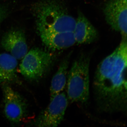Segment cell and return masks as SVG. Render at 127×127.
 I'll return each mask as SVG.
<instances>
[{"label":"cell","mask_w":127,"mask_h":127,"mask_svg":"<svg viewBox=\"0 0 127 127\" xmlns=\"http://www.w3.org/2000/svg\"><path fill=\"white\" fill-rule=\"evenodd\" d=\"M1 44L4 50L17 59H22L28 51L25 33L22 30H11L2 36Z\"/></svg>","instance_id":"ba28073f"},{"label":"cell","mask_w":127,"mask_h":127,"mask_svg":"<svg viewBox=\"0 0 127 127\" xmlns=\"http://www.w3.org/2000/svg\"><path fill=\"white\" fill-rule=\"evenodd\" d=\"M37 27L39 32L58 34L73 33L76 20L68 13L61 3L47 0L37 3L35 8Z\"/></svg>","instance_id":"7a4b0ae2"},{"label":"cell","mask_w":127,"mask_h":127,"mask_svg":"<svg viewBox=\"0 0 127 127\" xmlns=\"http://www.w3.org/2000/svg\"><path fill=\"white\" fill-rule=\"evenodd\" d=\"M69 59H64L58 70L52 78L50 87V99L62 92L66 85L68 76Z\"/></svg>","instance_id":"7c38bea8"},{"label":"cell","mask_w":127,"mask_h":127,"mask_svg":"<svg viewBox=\"0 0 127 127\" xmlns=\"http://www.w3.org/2000/svg\"><path fill=\"white\" fill-rule=\"evenodd\" d=\"M39 32L43 44L52 51L68 48L76 43L73 33L58 34L48 32Z\"/></svg>","instance_id":"8fae6325"},{"label":"cell","mask_w":127,"mask_h":127,"mask_svg":"<svg viewBox=\"0 0 127 127\" xmlns=\"http://www.w3.org/2000/svg\"><path fill=\"white\" fill-rule=\"evenodd\" d=\"M17 59L8 53H0V83L21 84L17 73Z\"/></svg>","instance_id":"30bf717a"},{"label":"cell","mask_w":127,"mask_h":127,"mask_svg":"<svg viewBox=\"0 0 127 127\" xmlns=\"http://www.w3.org/2000/svg\"><path fill=\"white\" fill-rule=\"evenodd\" d=\"M127 38L98 65L94 78L95 102L107 113L127 112Z\"/></svg>","instance_id":"6da1fadb"},{"label":"cell","mask_w":127,"mask_h":127,"mask_svg":"<svg viewBox=\"0 0 127 127\" xmlns=\"http://www.w3.org/2000/svg\"><path fill=\"white\" fill-rule=\"evenodd\" d=\"M8 12V10L6 7L0 5V23L6 17Z\"/></svg>","instance_id":"4fadbf2b"},{"label":"cell","mask_w":127,"mask_h":127,"mask_svg":"<svg viewBox=\"0 0 127 127\" xmlns=\"http://www.w3.org/2000/svg\"><path fill=\"white\" fill-rule=\"evenodd\" d=\"M68 105V99L64 92L60 93L50 99L49 105L40 114L36 126L40 127H55L63 120Z\"/></svg>","instance_id":"8992f818"},{"label":"cell","mask_w":127,"mask_h":127,"mask_svg":"<svg viewBox=\"0 0 127 127\" xmlns=\"http://www.w3.org/2000/svg\"><path fill=\"white\" fill-rule=\"evenodd\" d=\"M2 84L5 116L11 122L20 123L27 114L26 102L22 96L9 84Z\"/></svg>","instance_id":"5b68a950"},{"label":"cell","mask_w":127,"mask_h":127,"mask_svg":"<svg viewBox=\"0 0 127 127\" xmlns=\"http://www.w3.org/2000/svg\"><path fill=\"white\" fill-rule=\"evenodd\" d=\"M55 60L51 53L38 48H32L22 59L20 72L30 81L38 80L45 75Z\"/></svg>","instance_id":"277c9868"},{"label":"cell","mask_w":127,"mask_h":127,"mask_svg":"<svg viewBox=\"0 0 127 127\" xmlns=\"http://www.w3.org/2000/svg\"><path fill=\"white\" fill-rule=\"evenodd\" d=\"M90 57L82 54L73 63L67 76V96L71 102L85 103L89 97Z\"/></svg>","instance_id":"3957f363"},{"label":"cell","mask_w":127,"mask_h":127,"mask_svg":"<svg viewBox=\"0 0 127 127\" xmlns=\"http://www.w3.org/2000/svg\"><path fill=\"white\" fill-rule=\"evenodd\" d=\"M76 43L87 44L97 39L98 32L93 25L82 12H79L73 32Z\"/></svg>","instance_id":"9c48e42d"},{"label":"cell","mask_w":127,"mask_h":127,"mask_svg":"<svg viewBox=\"0 0 127 127\" xmlns=\"http://www.w3.org/2000/svg\"><path fill=\"white\" fill-rule=\"evenodd\" d=\"M127 0H108L103 12L108 24L113 30L127 37Z\"/></svg>","instance_id":"52a82bcc"}]
</instances>
